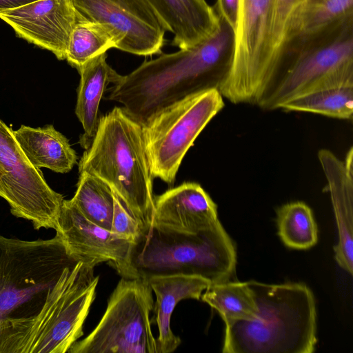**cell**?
Segmentation results:
<instances>
[{"label":"cell","instance_id":"6da1fadb","mask_svg":"<svg viewBox=\"0 0 353 353\" xmlns=\"http://www.w3.org/2000/svg\"><path fill=\"white\" fill-rule=\"evenodd\" d=\"M219 18L216 31L198 44L161 54L120 75L107 90V99L121 103L143 125L170 105L199 92L218 89L230 69L234 52V30Z\"/></svg>","mask_w":353,"mask_h":353},{"label":"cell","instance_id":"7a4b0ae2","mask_svg":"<svg viewBox=\"0 0 353 353\" xmlns=\"http://www.w3.org/2000/svg\"><path fill=\"white\" fill-rule=\"evenodd\" d=\"M257 310L254 319L225 324L224 353H312L316 344L314 294L305 284L248 281Z\"/></svg>","mask_w":353,"mask_h":353},{"label":"cell","instance_id":"3957f363","mask_svg":"<svg viewBox=\"0 0 353 353\" xmlns=\"http://www.w3.org/2000/svg\"><path fill=\"white\" fill-rule=\"evenodd\" d=\"M95 265L79 261L67 267L34 315L0 321V353H64L83 335L95 299Z\"/></svg>","mask_w":353,"mask_h":353},{"label":"cell","instance_id":"277c9868","mask_svg":"<svg viewBox=\"0 0 353 353\" xmlns=\"http://www.w3.org/2000/svg\"><path fill=\"white\" fill-rule=\"evenodd\" d=\"M85 172L106 183L142 226L154 213L153 176L142 125L120 107L101 117L97 132L79 163Z\"/></svg>","mask_w":353,"mask_h":353},{"label":"cell","instance_id":"5b68a950","mask_svg":"<svg viewBox=\"0 0 353 353\" xmlns=\"http://www.w3.org/2000/svg\"><path fill=\"white\" fill-rule=\"evenodd\" d=\"M236 263L234 245L219 220L195 232L144 225L130 256L132 278L184 274L210 283L230 281Z\"/></svg>","mask_w":353,"mask_h":353},{"label":"cell","instance_id":"8992f818","mask_svg":"<svg viewBox=\"0 0 353 353\" xmlns=\"http://www.w3.org/2000/svg\"><path fill=\"white\" fill-rule=\"evenodd\" d=\"M77 261L57 234L35 241L0 235V321L38 313L65 269Z\"/></svg>","mask_w":353,"mask_h":353},{"label":"cell","instance_id":"52a82bcc","mask_svg":"<svg viewBox=\"0 0 353 353\" xmlns=\"http://www.w3.org/2000/svg\"><path fill=\"white\" fill-rule=\"evenodd\" d=\"M345 85H353V17L292 43L283 72L259 107L279 109L304 93Z\"/></svg>","mask_w":353,"mask_h":353},{"label":"cell","instance_id":"ba28073f","mask_svg":"<svg viewBox=\"0 0 353 353\" xmlns=\"http://www.w3.org/2000/svg\"><path fill=\"white\" fill-rule=\"evenodd\" d=\"M276 0H239L230 69L218 90L233 103L260 105L272 90Z\"/></svg>","mask_w":353,"mask_h":353},{"label":"cell","instance_id":"9c48e42d","mask_svg":"<svg viewBox=\"0 0 353 353\" xmlns=\"http://www.w3.org/2000/svg\"><path fill=\"white\" fill-rule=\"evenodd\" d=\"M224 107L217 88L192 94L152 115L143 125L154 178L172 184L181 161L208 123Z\"/></svg>","mask_w":353,"mask_h":353},{"label":"cell","instance_id":"30bf717a","mask_svg":"<svg viewBox=\"0 0 353 353\" xmlns=\"http://www.w3.org/2000/svg\"><path fill=\"white\" fill-rule=\"evenodd\" d=\"M152 290L143 278L122 277L95 328L69 353H158L150 314Z\"/></svg>","mask_w":353,"mask_h":353},{"label":"cell","instance_id":"8fae6325","mask_svg":"<svg viewBox=\"0 0 353 353\" xmlns=\"http://www.w3.org/2000/svg\"><path fill=\"white\" fill-rule=\"evenodd\" d=\"M0 197L11 213L30 221L35 230H55L63 196L28 160L12 128L0 119Z\"/></svg>","mask_w":353,"mask_h":353},{"label":"cell","instance_id":"7c38bea8","mask_svg":"<svg viewBox=\"0 0 353 353\" xmlns=\"http://www.w3.org/2000/svg\"><path fill=\"white\" fill-rule=\"evenodd\" d=\"M79 19L107 23L121 37L119 50L161 54L165 26L147 0H71Z\"/></svg>","mask_w":353,"mask_h":353},{"label":"cell","instance_id":"4fadbf2b","mask_svg":"<svg viewBox=\"0 0 353 353\" xmlns=\"http://www.w3.org/2000/svg\"><path fill=\"white\" fill-rule=\"evenodd\" d=\"M66 250L79 261L107 262L123 278H132L130 256L133 241L88 221L71 200H63L55 228Z\"/></svg>","mask_w":353,"mask_h":353},{"label":"cell","instance_id":"5bb4252c","mask_svg":"<svg viewBox=\"0 0 353 353\" xmlns=\"http://www.w3.org/2000/svg\"><path fill=\"white\" fill-rule=\"evenodd\" d=\"M16 34L65 59L70 34L79 20L71 0H37L0 12Z\"/></svg>","mask_w":353,"mask_h":353},{"label":"cell","instance_id":"9a60e30c","mask_svg":"<svg viewBox=\"0 0 353 353\" xmlns=\"http://www.w3.org/2000/svg\"><path fill=\"white\" fill-rule=\"evenodd\" d=\"M318 158L327 181L339 232L334 256L341 268L353 272V148L344 160L333 152L321 149Z\"/></svg>","mask_w":353,"mask_h":353},{"label":"cell","instance_id":"2e32d148","mask_svg":"<svg viewBox=\"0 0 353 353\" xmlns=\"http://www.w3.org/2000/svg\"><path fill=\"white\" fill-rule=\"evenodd\" d=\"M217 220L216 203L197 183H183L154 197L151 223L160 227L195 232Z\"/></svg>","mask_w":353,"mask_h":353},{"label":"cell","instance_id":"e0dca14e","mask_svg":"<svg viewBox=\"0 0 353 353\" xmlns=\"http://www.w3.org/2000/svg\"><path fill=\"white\" fill-rule=\"evenodd\" d=\"M173 34L172 44L191 48L212 34L219 18L205 0H147Z\"/></svg>","mask_w":353,"mask_h":353},{"label":"cell","instance_id":"ac0fdd59","mask_svg":"<svg viewBox=\"0 0 353 353\" xmlns=\"http://www.w3.org/2000/svg\"><path fill=\"white\" fill-rule=\"evenodd\" d=\"M145 279L156 296L153 310L154 320L159 328L158 353L172 352L181 342L170 327L171 316L175 306L183 299L200 300L210 283L201 276L184 274L154 276Z\"/></svg>","mask_w":353,"mask_h":353},{"label":"cell","instance_id":"d6986e66","mask_svg":"<svg viewBox=\"0 0 353 353\" xmlns=\"http://www.w3.org/2000/svg\"><path fill=\"white\" fill-rule=\"evenodd\" d=\"M106 58V52L102 53L77 70L80 81L75 114L83 128L80 143L85 149L90 146L97 130L99 103L103 94L107 86L115 83L121 75L108 65Z\"/></svg>","mask_w":353,"mask_h":353},{"label":"cell","instance_id":"ffe728a7","mask_svg":"<svg viewBox=\"0 0 353 353\" xmlns=\"http://www.w3.org/2000/svg\"><path fill=\"white\" fill-rule=\"evenodd\" d=\"M13 132L28 160L37 169L45 168L64 174L77 162L68 139L52 125L37 128L22 125Z\"/></svg>","mask_w":353,"mask_h":353},{"label":"cell","instance_id":"44dd1931","mask_svg":"<svg viewBox=\"0 0 353 353\" xmlns=\"http://www.w3.org/2000/svg\"><path fill=\"white\" fill-rule=\"evenodd\" d=\"M121 41V37L111 26L79 19L69 37L65 59L78 70L88 61L109 49H118Z\"/></svg>","mask_w":353,"mask_h":353},{"label":"cell","instance_id":"7402d4cb","mask_svg":"<svg viewBox=\"0 0 353 353\" xmlns=\"http://www.w3.org/2000/svg\"><path fill=\"white\" fill-rule=\"evenodd\" d=\"M203 292L201 299L218 312L225 324L256 316L257 307L248 281L210 283Z\"/></svg>","mask_w":353,"mask_h":353},{"label":"cell","instance_id":"603a6c76","mask_svg":"<svg viewBox=\"0 0 353 353\" xmlns=\"http://www.w3.org/2000/svg\"><path fill=\"white\" fill-rule=\"evenodd\" d=\"M279 108L351 120L353 114V85L314 90L288 101Z\"/></svg>","mask_w":353,"mask_h":353},{"label":"cell","instance_id":"cb8c5ba5","mask_svg":"<svg viewBox=\"0 0 353 353\" xmlns=\"http://www.w3.org/2000/svg\"><path fill=\"white\" fill-rule=\"evenodd\" d=\"M79 174L77 190L71 201L88 221L111 231L114 207L113 190L92 174L85 172Z\"/></svg>","mask_w":353,"mask_h":353},{"label":"cell","instance_id":"d4e9b609","mask_svg":"<svg viewBox=\"0 0 353 353\" xmlns=\"http://www.w3.org/2000/svg\"><path fill=\"white\" fill-rule=\"evenodd\" d=\"M278 234L287 247L307 250L318 241V228L311 208L305 203H288L276 210Z\"/></svg>","mask_w":353,"mask_h":353},{"label":"cell","instance_id":"484cf974","mask_svg":"<svg viewBox=\"0 0 353 353\" xmlns=\"http://www.w3.org/2000/svg\"><path fill=\"white\" fill-rule=\"evenodd\" d=\"M352 17L353 0H306L292 43L318 35Z\"/></svg>","mask_w":353,"mask_h":353},{"label":"cell","instance_id":"4316f807","mask_svg":"<svg viewBox=\"0 0 353 353\" xmlns=\"http://www.w3.org/2000/svg\"><path fill=\"white\" fill-rule=\"evenodd\" d=\"M306 0H276L272 34V69L276 81L284 68L294 39L300 14Z\"/></svg>","mask_w":353,"mask_h":353},{"label":"cell","instance_id":"83f0119b","mask_svg":"<svg viewBox=\"0 0 353 353\" xmlns=\"http://www.w3.org/2000/svg\"><path fill=\"white\" fill-rule=\"evenodd\" d=\"M114 207L111 232L121 238L134 242L139 235L143 226L128 210L114 192Z\"/></svg>","mask_w":353,"mask_h":353},{"label":"cell","instance_id":"f1b7e54d","mask_svg":"<svg viewBox=\"0 0 353 353\" xmlns=\"http://www.w3.org/2000/svg\"><path fill=\"white\" fill-rule=\"evenodd\" d=\"M239 0H217L215 11L234 30L239 13Z\"/></svg>","mask_w":353,"mask_h":353},{"label":"cell","instance_id":"f546056e","mask_svg":"<svg viewBox=\"0 0 353 353\" xmlns=\"http://www.w3.org/2000/svg\"><path fill=\"white\" fill-rule=\"evenodd\" d=\"M37 0H0V12Z\"/></svg>","mask_w":353,"mask_h":353}]
</instances>
